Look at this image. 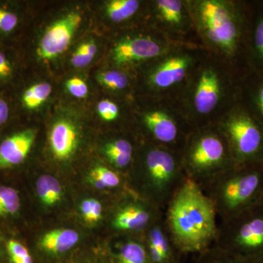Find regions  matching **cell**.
<instances>
[{
	"mask_svg": "<svg viewBox=\"0 0 263 263\" xmlns=\"http://www.w3.org/2000/svg\"><path fill=\"white\" fill-rule=\"evenodd\" d=\"M164 221L180 256L201 254L215 245L219 219L199 183L186 177L170 201Z\"/></svg>",
	"mask_w": 263,
	"mask_h": 263,
	"instance_id": "6da1fadb",
	"label": "cell"
},
{
	"mask_svg": "<svg viewBox=\"0 0 263 263\" xmlns=\"http://www.w3.org/2000/svg\"><path fill=\"white\" fill-rule=\"evenodd\" d=\"M200 185L214 204L219 222L226 221L263 200V162L235 165Z\"/></svg>",
	"mask_w": 263,
	"mask_h": 263,
	"instance_id": "7a4b0ae2",
	"label": "cell"
},
{
	"mask_svg": "<svg viewBox=\"0 0 263 263\" xmlns=\"http://www.w3.org/2000/svg\"><path fill=\"white\" fill-rule=\"evenodd\" d=\"M192 12L207 43L224 56L235 57L245 34L243 8L230 2L200 0L193 3Z\"/></svg>",
	"mask_w": 263,
	"mask_h": 263,
	"instance_id": "3957f363",
	"label": "cell"
},
{
	"mask_svg": "<svg viewBox=\"0 0 263 263\" xmlns=\"http://www.w3.org/2000/svg\"><path fill=\"white\" fill-rule=\"evenodd\" d=\"M186 176L181 153L155 144L143 154L141 165L142 198L165 212Z\"/></svg>",
	"mask_w": 263,
	"mask_h": 263,
	"instance_id": "277c9868",
	"label": "cell"
},
{
	"mask_svg": "<svg viewBox=\"0 0 263 263\" xmlns=\"http://www.w3.org/2000/svg\"><path fill=\"white\" fill-rule=\"evenodd\" d=\"M183 171L199 184L235 166L229 146L218 128H203L186 138L181 152Z\"/></svg>",
	"mask_w": 263,
	"mask_h": 263,
	"instance_id": "5b68a950",
	"label": "cell"
},
{
	"mask_svg": "<svg viewBox=\"0 0 263 263\" xmlns=\"http://www.w3.org/2000/svg\"><path fill=\"white\" fill-rule=\"evenodd\" d=\"M214 246L238 257L263 263V200L238 215L219 221Z\"/></svg>",
	"mask_w": 263,
	"mask_h": 263,
	"instance_id": "8992f818",
	"label": "cell"
},
{
	"mask_svg": "<svg viewBox=\"0 0 263 263\" xmlns=\"http://www.w3.org/2000/svg\"><path fill=\"white\" fill-rule=\"evenodd\" d=\"M218 129L226 138L235 165L263 162V127L245 107H236Z\"/></svg>",
	"mask_w": 263,
	"mask_h": 263,
	"instance_id": "52a82bcc",
	"label": "cell"
},
{
	"mask_svg": "<svg viewBox=\"0 0 263 263\" xmlns=\"http://www.w3.org/2000/svg\"><path fill=\"white\" fill-rule=\"evenodd\" d=\"M122 202L114 212L111 220L112 228L119 233H145L164 217V212L144 199H130Z\"/></svg>",
	"mask_w": 263,
	"mask_h": 263,
	"instance_id": "ba28073f",
	"label": "cell"
},
{
	"mask_svg": "<svg viewBox=\"0 0 263 263\" xmlns=\"http://www.w3.org/2000/svg\"><path fill=\"white\" fill-rule=\"evenodd\" d=\"M81 22L80 13L72 12L52 24L43 34L38 46L39 58L42 60H53L65 51Z\"/></svg>",
	"mask_w": 263,
	"mask_h": 263,
	"instance_id": "9c48e42d",
	"label": "cell"
},
{
	"mask_svg": "<svg viewBox=\"0 0 263 263\" xmlns=\"http://www.w3.org/2000/svg\"><path fill=\"white\" fill-rule=\"evenodd\" d=\"M164 46L150 37H126L115 45L112 59L117 65H125L145 61L160 56Z\"/></svg>",
	"mask_w": 263,
	"mask_h": 263,
	"instance_id": "30bf717a",
	"label": "cell"
},
{
	"mask_svg": "<svg viewBox=\"0 0 263 263\" xmlns=\"http://www.w3.org/2000/svg\"><path fill=\"white\" fill-rule=\"evenodd\" d=\"M143 123L147 130L158 146L180 152V145L184 146L185 142L179 124L174 118L162 110H152L143 115Z\"/></svg>",
	"mask_w": 263,
	"mask_h": 263,
	"instance_id": "8fae6325",
	"label": "cell"
},
{
	"mask_svg": "<svg viewBox=\"0 0 263 263\" xmlns=\"http://www.w3.org/2000/svg\"><path fill=\"white\" fill-rule=\"evenodd\" d=\"M192 64L193 60L186 53L164 57L150 72V84L156 89H168L186 78Z\"/></svg>",
	"mask_w": 263,
	"mask_h": 263,
	"instance_id": "7c38bea8",
	"label": "cell"
},
{
	"mask_svg": "<svg viewBox=\"0 0 263 263\" xmlns=\"http://www.w3.org/2000/svg\"><path fill=\"white\" fill-rule=\"evenodd\" d=\"M221 96L220 79L212 67L200 72L194 90L193 108L200 115L212 113L217 106Z\"/></svg>",
	"mask_w": 263,
	"mask_h": 263,
	"instance_id": "4fadbf2b",
	"label": "cell"
},
{
	"mask_svg": "<svg viewBox=\"0 0 263 263\" xmlns=\"http://www.w3.org/2000/svg\"><path fill=\"white\" fill-rule=\"evenodd\" d=\"M35 138V130L28 129L15 133L2 142L0 168H8L22 163L29 155Z\"/></svg>",
	"mask_w": 263,
	"mask_h": 263,
	"instance_id": "5bb4252c",
	"label": "cell"
},
{
	"mask_svg": "<svg viewBox=\"0 0 263 263\" xmlns=\"http://www.w3.org/2000/svg\"><path fill=\"white\" fill-rule=\"evenodd\" d=\"M49 143L52 153L57 160L70 158L79 143V134L75 125L65 119L57 121L50 132Z\"/></svg>",
	"mask_w": 263,
	"mask_h": 263,
	"instance_id": "9a60e30c",
	"label": "cell"
},
{
	"mask_svg": "<svg viewBox=\"0 0 263 263\" xmlns=\"http://www.w3.org/2000/svg\"><path fill=\"white\" fill-rule=\"evenodd\" d=\"M79 241V235L72 229L51 230L43 235L38 246L50 258H60L70 252Z\"/></svg>",
	"mask_w": 263,
	"mask_h": 263,
	"instance_id": "2e32d148",
	"label": "cell"
},
{
	"mask_svg": "<svg viewBox=\"0 0 263 263\" xmlns=\"http://www.w3.org/2000/svg\"><path fill=\"white\" fill-rule=\"evenodd\" d=\"M145 241L153 245L167 263H181V256L176 252L164 217L151 226L144 233Z\"/></svg>",
	"mask_w": 263,
	"mask_h": 263,
	"instance_id": "e0dca14e",
	"label": "cell"
},
{
	"mask_svg": "<svg viewBox=\"0 0 263 263\" xmlns=\"http://www.w3.org/2000/svg\"><path fill=\"white\" fill-rule=\"evenodd\" d=\"M109 260L110 263H152L145 240L135 238L118 242Z\"/></svg>",
	"mask_w": 263,
	"mask_h": 263,
	"instance_id": "ac0fdd59",
	"label": "cell"
},
{
	"mask_svg": "<svg viewBox=\"0 0 263 263\" xmlns=\"http://www.w3.org/2000/svg\"><path fill=\"white\" fill-rule=\"evenodd\" d=\"M249 60L257 76H263V8L256 13L249 36Z\"/></svg>",
	"mask_w": 263,
	"mask_h": 263,
	"instance_id": "d6986e66",
	"label": "cell"
},
{
	"mask_svg": "<svg viewBox=\"0 0 263 263\" xmlns=\"http://www.w3.org/2000/svg\"><path fill=\"white\" fill-rule=\"evenodd\" d=\"M109 162L118 170H125L131 165L134 157V146L125 138H117L108 142L103 148Z\"/></svg>",
	"mask_w": 263,
	"mask_h": 263,
	"instance_id": "ffe728a7",
	"label": "cell"
},
{
	"mask_svg": "<svg viewBox=\"0 0 263 263\" xmlns=\"http://www.w3.org/2000/svg\"><path fill=\"white\" fill-rule=\"evenodd\" d=\"M37 196L46 206H54L61 201L63 196L61 183L54 176L43 175L36 183Z\"/></svg>",
	"mask_w": 263,
	"mask_h": 263,
	"instance_id": "44dd1931",
	"label": "cell"
},
{
	"mask_svg": "<svg viewBox=\"0 0 263 263\" xmlns=\"http://www.w3.org/2000/svg\"><path fill=\"white\" fill-rule=\"evenodd\" d=\"M156 8L164 23L172 27H179L183 23V3L179 0H158Z\"/></svg>",
	"mask_w": 263,
	"mask_h": 263,
	"instance_id": "7402d4cb",
	"label": "cell"
},
{
	"mask_svg": "<svg viewBox=\"0 0 263 263\" xmlns=\"http://www.w3.org/2000/svg\"><path fill=\"white\" fill-rule=\"evenodd\" d=\"M140 2L137 0H112L105 7V13L113 22L119 23L133 16L139 9Z\"/></svg>",
	"mask_w": 263,
	"mask_h": 263,
	"instance_id": "603a6c76",
	"label": "cell"
},
{
	"mask_svg": "<svg viewBox=\"0 0 263 263\" xmlns=\"http://www.w3.org/2000/svg\"><path fill=\"white\" fill-rule=\"evenodd\" d=\"M89 181L95 187L104 190L119 188L122 186L124 180L117 171L100 165L91 170L89 175Z\"/></svg>",
	"mask_w": 263,
	"mask_h": 263,
	"instance_id": "cb8c5ba5",
	"label": "cell"
},
{
	"mask_svg": "<svg viewBox=\"0 0 263 263\" xmlns=\"http://www.w3.org/2000/svg\"><path fill=\"white\" fill-rule=\"evenodd\" d=\"M193 257L194 263H257L229 253L214 245Z\"/></svg>",
	"mask_w": 263,
	"mask_h": 263,
	"instance_id": "d4e9b609",
	"label": "cell"
},
{
	"mask_svg": "<svg viewBox=\"0 0 263 263\" xmlns=\"http://www.w3.org/2000/svg\"><path fill=\"white\" fill-rule=\"evenodd\" d=\"M52 91L51 84L48 83H39L33 85L29 89L26 90L24 93L23 103L24 105L28 109H35L41 105L49 98Z\"/></svg>",
	"mask_w": 263,
	"mask_h": 263,
	"instance_id": "484cf974",
	"label": "cell"
},
{
	"mask_svg": "<svg viewBox=\"0 0 263 263\" xmlns=\"http://www.w3.org/2000/svg\"><path fill=\"white\" fill-rule=\"evenodd\" d=\"M249 86L248 89V110L263 127V76Z\"/></svg>",
	"mask_w": 263,
	"mask_h": 263,
	"instance_id": "4316f807",
	"label": "cell"
},
{
	"mask_svg": "<svg viewBox=\"0 0 263 263\" xmlns=\"http://www.w3.org/2000/svg\"><path fill=\"white\" fill-rule=\"evenodd\" d=\"M20 209V198L16 190L9 186H0V216L15 215Z\"/></svg>",
	"mask_w": 263,
	"mask_h": 263,
	"instance_id": "83f0119b",
	"label": "cell"
},
{
	"mask_svg": "<svg viewBox=\"0 0 263 263\" xmlns=\"http://www.w3.org/2000/svg\"><path fill=\"white\" fill-rule=\"evenodd\" d=\"M97 80L102 86L113 91H122L128 86L129 79L122 71L109 70L97 76Z\"/></svg>",
	"mask_w": 263,
	"mask_h": 263,
	"instance_id": "f1b7e54d",
	"label": "cell"
},
{
	"mask_svg": "<svg viewBox=\"0 0 263 263\" xmlns=\"http://www.w3.org/2000/svg\"><path fill=\"white\" fill-rule=\"evenodd\" d=\"M98 51L94 41H86L78 47L71 58V63L77 68H83L89 65Z\"/></svg>",
	"mask_w": 263,
	"mask_h": 263,
	"instance_id": "f546056e",
	"label": "cell"
},
{
	"mask_svg": "<svg viewBox=\"0 0 263 263\" xmlns=\"http://www.w3.org/2000/svg\"><path fill=\"white\" fill-rule=\"evenodd\" d=\"M9 263H34V258L25 246L16 240H10L6 245Z\"/></svg>",
	"mask_w": 263,
	"mask_h": 263,
	"instance_id": "4dcf8cb0",
	"label": "cell"
},
{
	"mask_svg": "<svg viewBox=\"0 0 263 263\" xmlns=\"http://www.w3.org/2000/svg\"><path fill=\"white\" fill-rule=\"evenodd\" d=\"M98 111L100 117L105 122H112L119 117V107L111 100H101L98 105Z\"/></svg>",
	"mask_w": 263,
	"mask_h": 263,
	"instance_id": "1f68e13d",
	"label": "cell"
},
{
	"mask_svg": "<svg viewBox=\"0 0 263 263\" xmlns=\"http://www.w3.org/2000/svg\"><path fill=\"white\" fill-rule=\"evenodd\" d=\"M66 87L72 96L76 98H86L89 92L87 84L79 77L71 78L66 82Z\"/></svg>",
	"mask_w": 263,
	"mask_h": 263,
	"instance_id": "d6a6232c",
	"label": "cell"
},
{
	"mask_svg": "<svg viewBox=\"0 0 263 263\" xmlns=\"http://www.w3.org/2000/svg\"><path fill=\"white\" fill-rule=\"evenodd\" d=\"M18 24V17L15 13L0 8V31L10 32Z\"/></svg>",
	"mask_w": 263,
	"mask_h": 263,
	"instance_id": "836d02e7",
	"label": "cell"
},
{
	"mask_svg": "<svg viewBox=\"0 0 263 263\" xmlns=\"http://www.w3.org/2000/svg\"><path fill=\"white\" fill-rule=\"evenodd\" d=\"M103 217V205L101 202L91 199V223L98 222Z\"/></svg>",
	"mask_w": 263,
	"mask_h": 263,
	"instance_id": "e575fe53",
	"label": "cell"
},
{
	"mask_svg": "<svg viewBox=\"0 0 263 263\" xmlns=\"http://www.w3.org/2000/svg\"><path fill=\"white\" fill-rule=\"evenodd\" d=\"M12 67L9 61L3 53H0V77L7 78L10 76Z\"/></svg>",
	"mask_w": 263,
	"mask_h": 263,
	"instance_id": "d590c367",
	"label": "cell"
},
{
	"mask_svg": "<svg viewBox=\"0 0 263 263\" xmlns=\"http://www.w3.org/2000/svg\"><path fill=\"white\" fill-rule=\"evenodd\" d=\"M81 212L85 220L87 222L91 223V198L86 199L81 202Z\"/></svg>",
	"mask_w": 263,
	"mask_h": 263,
	"instance_id": "8d00e7d4",
	"label": "cell"
},
{
	"mask_svg": "<svg viewBox=\"0 0 263 263\" xmlns=\"http://www.w3.org/2000/svg\"><path fill=\"white\" fill-rule=\"evenodd\" d=\"M9 116V108L5 100L0 99V125L6 122Z\"/></svg>",
	"mask_w": 263,
	"mask_h": 263,
	"instance_id": "74e56055",
	"label": "cell"
},
{
	"mask_svg": "<svg viewBox=\"0 0 263 263\" xmlns=\"http://www.w3.org/2000/svg\"><path fill=\"white\" fill-rule=\"evenodd\" d=\"M80 263H110V260L108 259H107V260H100V262H95V261L93 260H90V259H88V260H84V262H80Z\"/></svg>",
	"mask_w": 263,
	"mask_h": 263,
	"instance_id": "f35d334b",
	"label": "cell"
},
{
	"mask_svg": "<svg viewBox=\"0 0 263 263\" xmlns=\"http://www.w3.org/2000/svg\"><path fill=\"white\" fill-rule=\"evenodd\" d=\"M3 253H2L1 250H0V263L3 262Z\"/></svg>",
	"mask_w": 263,
	"mask_h": 263,
	"instance_id": "ab89813d",
	"label": "cell"
}]
</instances>
